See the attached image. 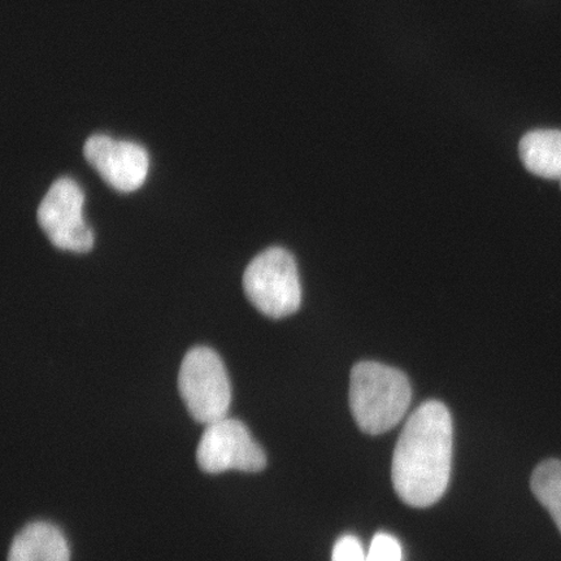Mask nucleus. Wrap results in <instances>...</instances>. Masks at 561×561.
<instances>
[{
  "instance_id": "nucleus-1",
  "label": "nucleus",
  "mask_w": 561,
  "mask_h": 561,
  "mask_svg": "<svg viewBox=\"0 0 561 561\" xmlns=\"http://www.w3.org/2000/svg\"><path fill=\"white\" fill-rule=\"evenodd\" d=\"M454 427L447 407L427 401L412 413L392 456L396 493L411 507L426 508L445 495L450 482Z\"/></svg>"
},
{
  "instance_id": "nucleus-2",
  "label": "nucleus",
  "mask_w": 561,
  "mask_h": 561,
  "mask_svg": "<svg viewBox=\"0 0 561 561\" xmlns=\"http://www.w3.org/2000/svg\"><path fill=\"white\" fill-rule=\"evenodd\" d=\"M411 399V383L402 370L376 362L357 363L351 370V412L360 431L370 436L401 423Z\"/></svg>"
},
{
  "instance_id": "nucleus-3",
  "label": "nucleus",
  "mask_w": 561,
  "mask_h": 561,
  "mask_svg": "<svg viewBox=\"0 0 561 561\" xmlns=\"http://www.w3.org/2000/svg\"><path fill=\"white\" fill-rule=\"evenodd\" d=\"M243 289L251 305L271 319L296 313L301 305L296 259L285 249H266L245 268Z\"/></svg>"
},
{
  "instance_id": "nucleus-4",
  "label": "nucleus",
  "mask_w": 561,
  "mask_h": 561,
  "mask_svg": "<svg viewBox=\"0 0 561 561\" xmlns=\"http://www.w3.org/2000/svg\"><path fill=\"white\" fill-rule=\"evenodd\" d=\"M179 389L194 420L206 426L228 417L231 403L229 376L213 348L194 347L181 363Z\"/></svg>"
},
{
  "instance_id": "nucleus-5",
  "label": "nucleus",
  "mask_w": 561,
  "mask_h": 561,
  "mask_svg": "<svg viewBox=\"0 0 561 561\" xmlns=\"http://www.w3.org/2000/svg\"><path fill=\"white\" fill-rule=\"evenodd\" d=\"M85 195L72 179L56 180L42 199L37 219L56 249L83 254L94 245V234L83 217Z\"/></svg>"
},
{
  "instance_id": "nucleus-6",
  "label": "nucleus",
  "mask_w": 561,
  "mask_h": 561,
  "mask_svg": "<svg viewBox=\"0 0 561 561\" xmlns=\"http://www.w3.org/2000/svg\"><path fill=\"white\" fill-rule=\"evenodd\" d=\"M196 461L202 471L210 474L233 469L255 473L265 468L266 455L242 421L226 417L206 426L196 450Z\"/></svg>"
},
{
  "instance_id": "nucleus-7",
  "label": "nucleus",
  "mask_w": 561,
  "mask_h": 561,
  "mask_svg": "<svg viewBox=\"0 0 561 561\" xmlns=\"http://www.w3.org/2000/svg\"><path fill=\"white\" fill-rule=\"evenodd\" d=\"M83 156L111 187L122 193L138 191L149 174V153L142 146L115 140L108 136H91Z\"/></svg>"
},
{
  "instance_id": "nucleus-8",
  "label": "nucleus",
  "mask_w": 561,
  "mask_h": 561,
  "mask_svg": "<svg viewBox=\"0 0 561 561\" xmlns=\"http://www.w3.org/2000/svg\"><path fill=\"white\" fill-rule=\"evenodd\" d=\"M9 561H70V549L56 526L33 523L13 539Z\"/></svg>"
},
{
  "instance_id": "nucleus-9",
  "label": "nucleus",
  "mask_w": 561,
  "mask_h": 561,
  "mask_svg": "<svg viewBox=\"0 0 561 561\" xmlns=\"http://www.w3.org/2000/svg\"><path fill=\"white\" fill-rule=\"evenodd\" d=\"M518 151L530 173L561 181V130L530 131L523 137Z\"/></svg>"
},
{
  "instance_id": "nucleus-10",
  "label": "nucleus",
  "mask_w": 561,
  "mask_h": 561,
  "mask_svg": "<svg viewBox=\"0 0 561 561\" xmlns=\"http://www.w3.org/2000/svg\"><path fill=\"white\" fill-rule=\"evenodd\" d=\"M531 490L538 502L549 511L561 535V461L541 462L533 472Z\"/></svg>"
},
{
  "instance_id": "nucleus-11",
  "label": "nucleus",
  "mask_w": 561,
  "mask_h": 561,
  "mask_svg": "<svg viewBox=\"0 0 561 561\" xmlns=\"http://www.w3.org/2000/svg\"><path fill=\"white\" fill-rule=\"evenodd\" d=\"M402 546L398 539L386 533H378L370 543L367 561H402Z\"/></svg>"
},
{
  "instance_id": "nucleus-12",
  "label": "nucleus",
  "mask_w": 561,
  "mask_h": 561,
  "mask_svg": "<svg viewBox=\"0 0 561 561\" xmlns=\"http://www.w3.org/2000/svg\"><path fill=\"white\" fill-rule=\"evenodd\" d=\"M332 561H367V553L355 536H343L334 545Z\"/></svg>"
}]
</instances>
